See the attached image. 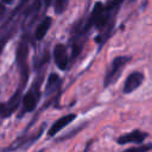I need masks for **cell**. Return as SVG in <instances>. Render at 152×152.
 I'll use <instances>...</instances> for the list:
<instances>
[{
    "instance_id": "cell-4",
    "label": "cell",
    "mask_w": 152,
    "mask_h": 152,
    "mask_svg": "<svg viewBox=\"0 0 152 152\" xmlns=\"http://www.w3.org/2000/svg\"><path fill=\"white\" fill-rule=\"evenodd\" d=\"M145 138H147V133L141 132L139 129H134L129 133H126L124 135H120L118 138V144L120 145H125V144H129V142H135V144H140L145 140Z\"/></svg>"
},
{
    "instance_id": "cell-1",
    "label": "cell",
    "mask_w": 152,
    "mask_h": 152,
    "mask_svg": "<svg viewBox=\"0 0 152 152\" xmlns=\"http://www.w3.org/2000/svg\"><path fill=\"white\" fill-rule=\"evenodd\" d=\"M128 61H129V57H127V56H118L112 61L110 66L108 68L104 80H103L104 87H109L110 84L116 82V80L120 77L121 71L125 68V65L128 63Z\"/></svg>"
},
{
    "instance_id": "cell-11",
    "label": "cell",
    "mask_w": 152,
    "mask_h": 152,
    "mask_svg": "<svg viewBox=\"0 0 152 152\" xmlns=\"http://www.w3.org/2000/svg\"><path fill=\"white\" fill-rule=\"evenodd\" d=\"M58 80H59V77H58L57 74H51V75L49 76V78H48V86H46V89H50L51 87L56 86V84L58 83Z\"/></svg>"
},
{
    "instance_id": "cell-5",
    "label": "cell",
    "mask_w": 152,
    "mask_h": 152,
    "mask_svg": "<svg viewBox=\"0 0 152 152\" xmlns=\"http://www.w3.org/2000/svg\"><path fill=\"white\" fill-rule=\"evenodd\" d=\"M75 119H76V114H74V113L66 114V115L59 118L57 121H55V122L51 125V127H50L49 131H48V135H49V137L56 135L59 131H62L65 126H68V125H69L70 122H72Z\"/></svg>"
},
{
    "instance_id": "cell-9",
    "label": "cell",
    "mask_w": 152,
    "mask_h": 152,
    "mask_svg": "<svg viewBox=\"0 0 152 152\" xmlns=\"http://www.w3.org/2000/svg\"><path fill=\"white\" fill-rule=\"evenodd\" d=\"M150 150H152V144L140 145V146H135V147H129V148H126L122 152H147Z\"/></svg>"
},
{
    "instance_id": "cell-10",
    "label": "cell",
    "mask_w": 152,
    "mask_h": 152,
    "mask_svg": "<svg viewBox=\"0 0 152 152\" xmlns=\"http://www.w3.org/2000/svg\"><path fill=\"white\" fill-rule=\"evenodd\" d=\"M68 6V0H56L55 2V12L57 14H62Z\"/></svg>"
},
{
    "instance_id": "cell-2",
    "label": "cell",
    "mask_w": 152,
    "mask_h": 152,
    "mask_svg": "<svg viewBox=\"0 0 152 152\" xmlns=\"http://www.w3.org/2000/svg\"><path fill=\"white\" fill-rule=\"evenodd\" d=\"M142 81H144V75L142 72L140 71H133L131 72L126 81H125V84H124V93L125 94H129V93H133L137 88H139L141 84H142Z\"/></svg>"
},
{
    "instance_id": "cell-8",
    "label": "cell",
    "mask_w": 152,
    "mask_h": 152,
    "mask_svg": "<svg viewBox=\"0 0 152 152\" xmlns=\"http://www.w3.org/2000/svg\"><path fill=\"white\" fill-rule=\"evenodd\" d=\"M51 23H52V19L50 17H46V18L43 19V21L38 25V27L36 30V39L42 40L46 36L49 28L51 27Z\"/></svg>"
},
{
    "instance_id": "cell-7",
    "label": "cell",
    "mask_w": 152,
    "mask_h": 152,
    "mask_svg": "<svg viewBox=\"0 0 152 152\" xmlns=\"http://www.w3.org/2000/svg\"><path fill=\"white\" fill-rule=\"evenodd\" d=\"M37 103H38L37 95L32 90H28L23 97V109H24V112L25 113L26 112H32L37 107Z\"/></svg>"
},
{
    "instance_id": "cell-3",
    "label": "cell",
    "mask_w": 152,
    "mask_h": 152,
    "mask_svg": "<svg viewBox=\"0 0 152 152\" xmlns=\"http://www.w3.org/2000/svg\"><path fill=\"white\" fill-rule=\"evenodd\" d=\"M53 59L58 69L65 70L68 66V53L66 48L63 44H57L53 49Z\"/></svg>"
},
{
    "instance_id": "cell-12",
    "label": "cell",
    "mask_w": 152,
    "mask_h": 152,
    "mask_svg": "<svg viewBox=\"0 0 152 152\" xmlns=\"http://www.w3.org/2000/svg\"><path fill=\"white\" fill-rule=\"evenodd\" d=\"M4 10V6H2V4H0V11H2Z\"/></svg>"
},
{
    "instance_id": "cell-6",
    "label": "cell",
    "mask_w": 152,
    "mask_h": 152,
    "mask_svg": "<svg viewBox=\"0 0 152 152\" xmlns=\"http://www.w3.org/2000/svg\"><path fill=\"white\" fill-rule=\"evenodd\" d=\"M19 97H20V89H18L14 95L10 99V101L2 106V109H1V113L4 116H8L11 115L17 108H18V103H19Z\"/></svg>"
}]
</instances>
